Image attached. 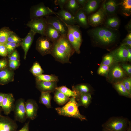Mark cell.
I'll use <instances>...</instances> for the list:
<instances>
[{
    "mask_svg": "<svg viewBox=\"0 0 131 131\" xmlns=\"http://www.w3.org/2000/svg\"><path fill=\"white\" fill-rule=\"evenodd\" d=\"M87 33L92 41L101 45L112 44L117 41L120 37L118 30L104 26L93 28L89 30Z\"/></svg>",
    "mask_w": 131,
    "mask_h": 131,
    "instance_id": "cell-1",
    "label": "cell"
},
{
    "mask_svg": "<svg viewBox=\"0 0 131 131\" xmlns=\"http://www.w3.org/2000/svg\"><path fill=\"white\" fill-rule=\"evenodd\" d=\"M78 107L75 97H73L62 107L55 109L60 115L78 119L81 121L87 120L86 117L80 113Z\"/></svg>",
    "mask_w": 131,
    "mask_h": 131,
    "instance_id": "cell-2",
    "label": "cell"
},
{
    "mask_svg": "<svg viewBox=\"0 0 131 131\" xmlns=\"http://www.w3.org/2000/svg\"><path fill=\"white\" fill-rule=\"evenodd\" d=\"M129 121L127 118L122 116L113 117L105 122L102 127L111 131H126Z\"/></svg>",
    "mask_w": 131,
    "mask_h": 131,
    "instance_id": "cell-3",
    "label": "cell"
},
{
    "mask_svg": "<svg viewBox=\"0 0 131 131\" xmlns=\"http://www.w3.org/2000/svg\"><path fill=\"white\" fill-rule=\"evenodd\" d=\"M53 14L55 15V12L46 6L43 2L33 5L30 9L31 19L43 17Z\"/></svg>",
    "mask_w": 131,
    "mask_h": 131,
    "instance_id": "cell-4",
    "label": "cell"
},
{
    "mask_svg": "<svg viewBox=\"0 0 131 131\" xmlns=\"http://www.w3.org/2000/svg\"><path fill=\"white\" fill-rule=\"evenodd\" d=\"M106 17V14L102 2L99 9L89 16L88 21L89 25L94 28L96 27L103 24Z\"/></svg>",
    "mask_w": 131,
    "mask_h": 131,
    "instance_id": "cell-5",
    "label": "cell"
},
{
    "mask_svg": "<svg viewBox=\"0 0 131 131\" xmlns=\"http://www.w3.org/2000/svg\"><path fill=\"white\" fill-rule=\"evenodd\" d=\"M25 102L24 99L22 98L18 99L15 102L13 111L15 121L23 123L27 119Z\"/></svg>",
    "mask_w": 131,
    "mask_h": 131,
    "instance_id": "cell-6",
    "label": "cell"
},
{
    "mask_svg": "<svg viewBox=\"0 0 131 131\" xmlns=\"http://www.w3.org/2000/svg\"><path fill=\"white\" fill-rule=\"evenodd\" d=\"M53 43L45 36H41L37 39L36 45V50L42 56L51 54Z\"/></svg>",
    "mask_w": 131,
    "mask_h": 131,
    "instance_id": "cell-7",
    "label": "cell"
},
{
    "mask_svg": "<svg viewBox=\"0 0 131 131\" xmlns=\"http://www.w3.org/2000/svg\"><path fill=\"white\" fill-rule=\"evenodd\" d=\"M45 18L47 24L51 25L57 30L61 36L67 38L68 27L57 16H49L45 17Z\"/></svg>",
    "mask_w": 131,
    "mask_h": 131,
    "instance_id": "cell-8",
    "label": "cell"
},
{
    "mask_svg": "<svg viewBox=\"0 0 131 131\" xmlns=\"http://www.w3.org/2000/svg\"><path fill=\"white\" fill-rule=\"evenodd\" d=\"M47 25L44 17L31 19L26 24L27 26L34 32L44 36Z\"/></svg>",
    "mask_w": 131,
    "mask_h": 131,
    "instance_id": "cell-9",
    "label": "cell"
},
{
    "mask_svg": "<svg viewBox=\"0 0 131 131\" xmlns=\"http://www.w3.org/2000/svg\"><path fill=\"white\" fill-rule=\"evenodd\" d=\"M25 108L27 119L33 120L37 116L38 106L36 101L28 99L25 102Z\"/></svg>",
    "mask_w": 131,
    "mask_h": 131,
    "instance_id": "cell-10",
    "label": "cell"
},
{
    "mask_svg": "<svg viewBox=\"0 0 131 131\" xmlns=\"http://www.w3.org/2000/svg\"><path fill=\"white\" fill-rule=\"evenodd\" d=\"M18 127L14 120L8 116L0 115V131H16Z\"/></svg>",
    "mask_w": 131,
    "mask_h": 131,
    "instance_id": "cell-11",
    "label": "cell"
},
{
    "mask_svg": "<svg viewBox=\"0 0 131 131\" xmlns=\"http://www.w3.org/2000/svg\"><path fill=\"white\" fill-rule=\"evenodd\" d=\"M53 46L51 54L57 61L62 63H70V57L61 49L56 42L53 43Z\"/></svg>",
    "mask_w": 131,
    "mask_h": 131,
    "instance_id": "cell-12",
    "label": "cell"
},
{
    "mask_svg": "<svg viewBox=\"0 0 131 131\" xmlns=\"http://www.w3.org/2000/svg\"><path fill=\"white\" fill-rule=\"evenodd\" d=\"M15 103V99L13 94L6 93L1 107L5 114L8 115L13 111Z\"/></svg>",
    "mask_w": 131,
    "mask_h": 131,
    "instance_id": "cell-13",
    "label": "cell"
},
{
    "mask_svg": "<svg viewBox=\"0 0 131 131\" xmlns=\"http://www.w3.org/2000/svg\"><path fill=\"white\" fill-rule=\"evenodd\" d=\"M115 62H125L127 61L128 52L125 45L122 44L119 47L111 52Z\"/></svg>",
    "mask_w": 131,
    "mask_h": 131,
    "instance_id": "cell-14",
    "label": "cell"
},
{
    "mask_svg": "<svg viewBox=\"0 0 131 131\" xmlns=\"http://www.w3.org/2000/svg\"><path fill=\"white\" fill-rule=\"evenodd\" d=\"M102 3L107 17L115 15L120 7L121 2L108 0H104Z\"/></svg>",
    "mask_w": 131,
    "mask_h": 131,
    "instance_id": "cell-15",
    "label": "cell"
},
{
    "mask_svg": "<svg viewBox=\"0 0 131 131\" xmlns=\"http://www.w3.org/2000/svg\"><path fill=\"white\" fill-rule=\"evenodd\" d=\"M55 15L64 23L68 25H72L76 24L74 16L64 8L55 12Z\"/></svg>",
    "mask_w": 131,
    "mask_h": 131,
    "instance_id": "cell-16",
    "label": "cell"
},
{
    "mask_svg": "<svg viewBox=\"0 0 131 131\" xmlns=\"http://www.w3.org/2000/svg\"><path fill=\"white\" fill-rule=\"evenodd\" d=\"M36 33L30 29L26 36L22 38L20 43L24 52V58H26V56L29 49L33 41L35 36Z\"/></svg>",
    "mask_w": 131,
    "mask_h": 131,
    "instance_id": "cell-17",
    "label": "cell"
},
{
    "mask_svg": "<svg viewBox=\"0 0 131 131\" xmlns=\"http://www.w3.org/2000/svg\"><path fill=\"white\" fill-rule=\"evenodd\" d=\"M36 87L41 93L46 92H53L57 87V82L36 81Z\"/></svg>",
    "mask_w": 131,
    "mask_h": 131,
    "instance_id": "cell-18",
    "label": "cell"
},
{
    "mask_svg": "<svg viewBox=\"0 0 131 131\" xmlns=\"http://www.w3.org/2000/svg\"><path fill=\"white\" fill-rule=\"evenodd\" d=\"M44 36L50 41L54 43L57 41L61 36L59 32L52 26L47 24L45 31Z\"/></svg>",
    "mask_w": 131,
    "mask_h": 131,
    "instance_id": "cell-19",
    "label": "cell"
},
{
    "mask_svg": "<svg viewBox=\"0 0 131 131\" xmlns=\"http://www.w3.org/2000/svg\"><path fill=\"white\" fill-rule=\"evenodd\" d=\"M56 42L60 49L65 52L70 57L75 52L66 37L61 36Z\"/></svg>",
    "mask_w": 131,
    "mask_h": 131,
    "instance_id": "cell-20",
    "label": "cell"
},
{
    "mask_svg": "<svg viewBox=\"0 0 131 131\" xmlns=\"http://www.w3.org/2000/svg\"><path fill=\"white\" fill-rule=\"evenodd\" d=\"M76 24L82 27L87 28L89 26L86 15L82 8L80 9L74 15Z\"/></svg>",
    "mask_w": 131,
    "mask_h": 131,
    "instance_id": "cell-21",
    "label": "cell"
},
{
    "mask_svg": "<svg viewBox=\"0 0 131 131\" xmlns=\"http://www.w3.org/2000/svg\"><path fill=\"white\" fill-rule=\"evenodd\" d=\"M120 20L115 15L106 17L103 24L104 26L113 30H118Z\"/></svg>",
    "mask_w": 131,
    "mask_h": 131,
    "instance_id": "cell-22",
    "label": "cell"
},
{
    "mask_svg": "<svg viewBox=\"0 0 131 131\" xmlns=\"http://www.w3.org/2000/svg\"><path fill=\"white\" fill-rule=\"evenodd\" d=\"M78 106H82L87 108L91 102L92 98L90 94H77L75 97Z\"/></svg>",
    "mask_w": 131,
    "mask_h": 131,
    "instance_id": "cell-23",
    "label": "cell"
},
{
    "mask_svg": "<svg viewBox=\"0 0 131 131\" xmlns=\"http://www.w3.org/2000/svg\"><path fill=\"white\" fill-rule=\"evenodd\" d=\"M101 1L100 0H87L82 8L86 15H89L96 10Z\"/></svg>",
    "mask_w": 131,
    "mask_h": 131,
    "instance_id": "cell-24",
    "label": "cell"
},
{
    "mask_svg": "<svg viewBox=\"0 0 131 131\" xmlns=\"http://www.w3.org/2000/svg\"><path fill=\"white\" fill-rule=\"evenodd\" d=\"M13 73L8 69H4L0 70V84H7L12 81Z\"/></svg>",
    "mask_w": 131,
    "mask_h": 131,
    "instance_id": "cell-25",
    "label": "cell"
},
{
    "mask_svg": "<svg viewBox=\"0 0 131 131\" xmlns=\"http://www.w3.org/2000/svg\"><path fill=\"white\" fill-rule=\"evenodd\" d=\"M82 7L76 0H68L64 8L74 15Z\"/></svg>",
    "mask_w": 131,
    "mask_h": 131,
    "instance_id": "cell-26",
    "label": "cell"
},
{
    "mask_svg": "<svg viewBox=\"0 0 131 131\" xmlns=\"http://www.w3.org/2000/svg\"><path fill=\"white\" fill-rule=\"evenodd\" d=\"M68 28L67 38L75 52L78 54L80 53V47L81 44L79 43L74 37L71 30L67 25L65 24Z\"/></svg>",
    "mask_w": 131,
    "mask_h": 131,
    "instance_id": "cell-27",
    "label": "cell"
},
{
    "mask_svg": "<svg viewBox=\"0 0 131 131\" xmlns=\"http://www.w3.org/2000/svg\"><path fill=\"white\" fill-rule=\"evenodd\" d=\"M72 90L77 94H90L91 95L92 91L90 87L85 84H77L72 87Z\"/></svg>",
    "mask_w": 131,
    "mask_h": 131,
    "instance_id": "cell-28",
    "label": "cell"
},
{
    "mask_svg": "<svg viewBox=\"0 0 131 131\" xmlns=\"http://www.w3.org/2000/svg\"><path fill=\"white\" fill-rule=\"evenodd\" d=\"M110 74L111 77L115 80L122 78L125 76L124 71L122 67L118 65H115L112 67Z\"/></svg>",
    "mask_w": 131,
    "mask_h": 131,
    "instance_id": "cell-29",
    "label": "cell"
},
{
    "mask_svg": "<svg viewBox=\"0 0 131 131\" xmlns=\"http://www.w3.org/2000/svg\"><path fill=\"white\" fill-rule=\"evenodd\" d=\"M70 98L60 91L55 90L54 94V99L58 105H63L67 103Z\"/></svg>",
    "mask_w": 131,
    "mask_h": 131,
    "instance_id": "cell-30",
    "label": "cell"
},
{
    "mask_svg": "<svg viewBox=\"0 0 131 131\" xmlns=\"http://www.w3.org/2000/svg\"><path fill=\"white\" fill-rule=\"evenodd\" d=\"M51 92H46L41 93L39 100V102L44 105L48 108L51 107V99L52 98Z\"/></svg>",
    "mask_w": 131,
    "mask_h": 131,
    "instance_id": "cell-31",
    "label": "cell"
},
{
    "mask_svg": "<svg viewBox=\"0 0 131 131\" xmlns=\"http://www.w3.org/2000/svg\"><path fill=\"white\" fill-rule=\"evenodd\" d=\"M115 89L120 95L131 98V95L128 92L122 81H119L114 84Z\"/></svg>",
    "mask_w": 131,
    "mask_h": 131,
    "instance_id": "cell-32",
    "label": "cell"
},
{
    "mask_svg": "<svg viewBox=\"0 0 131 131\" xmlns=\"http://www.w3.org/2000/svg\"><path fill=\"white\" fill-rule=\"evenodd\" d=\"M122 13L126 16H128L131 13V0H123L121 2L120 5Z\"/></svg>",
    "mask_w": 131,
    "mask_h": 131,
    "instance_id": "cell-33",
    "label": "cell"
},
{
    "mask_svg": "<svg viewBox=\"0 0 131 131\" xmlns=\"http://www.w3.org/2000/svg\"><path fill=\"white\" fill-rule=\"evenodd\" d=\"M14 32L8 28L5 27L0 30V43L5 44L9 35Z\"/></svg>",
    "mask_w": 131,
    "mask_h": 131,
    "instance_id": "cell-34",
    "label": "cell"
},
{
    "mask_svg": "<svg viewBox=\"0 0 131 131\" xmlns=\"http://www.w3.org/2000/svg\"><path fill=\"white\" fill-rule=\"evenodd\" d=\"M68 25L71 28L75 38L79 43L81 44L82 40L79 26L75 25Z\"/></svg>",
    "mask_w": 131,
    "mask_h": 131,
    "instance_id": "cell-35",
    "label": "cell"
},
{
    "mask_svg": "<svg viewBox=\"0 0 131 131\" xmlns=\"http://www.w3.org/2000/svg\"><path fill=\"white\" fill-rule=\"evenodd\" d=\"M36 81H45L57 82L58 81V77L53 75L41 74L36 77Z\"/></svg>",
    "mask_w": 131,
    "mask_h": 131,
    "instance_id": "cell-36",
    "label": "cell"
},
{
    "mask_svg": "<svg viewBox=\"0 0 131 131\" xmlns=\"http://www.w3.org/2000/svg\"><path fill=\"white\" fill-rule=\"evenodd\" d=\"M56 90L60 91L69 98L73 97H75L77 95V94L75 91L71 90L65 86L57 87L56 88Z\"/></svg>",
    "mask_w": 131,
    "mask_h": 131,
    "instance_id": "cell-37",
    "label": "cell"
},
{
    "mask_svg": "<svg viewBox=\"0 0 131 131\" xmlns=\"http://www.w3.org/2000/svg\"><path fill=\"white\" fill-rule=\"evenodd\" d=\"M30 71L33 75L36 77L42 74L44 72L39 64L37 62L33 64Z\"/></svg>",
    "mask_w": 131,
    "mask_h": 131,
    "instance_id": "cell-38",
    "label": "cell"
},
{
    "mask_svg": "<svg viewBox=\"0 0 131 131\" xmlns=\"http://www.w3.org/2000/svg\"><path fill=\"white\" fill-rule=\"evenodd\" d=\"M114 62V57L110 53L106 54L104 57L101 64L110 67Z\"/></svg>",
    "mask_w": 131,
    "mask_h": 131,
    "instance_id": "cell-39",
    "label": "cell"
},
{
    "mask_svg": "<svg viewBox=\"0 0 131 131\" xmlns=\"http://www.w3.org/2000/svg\"><path fill=\"white\" fill-rule=\"evenodd\" d=\"M110 67L101 64L98 68L97 73L99 75L107 77L109 73Z\"/></svg>",
    "mask_w": 131,
    "mask_h": 131,
    "instance_id": "cell-40",
    "label": "cell"
},
{
    "mask_svg": "<svg viewBox=\"0 0 131 131\" xmlns=\"http://www.w3.org/2000/svg\"><path fill=\"white\" fill-rule=\"evenodd\" d=\"M22 40V38L14 32L9 35L7 39V42L20 44Z\"/></svg>",
    "mask_w": 131,
    "mask_h": 131,
    "instance_id": "cell-41",
    "label": "cell"
},
{
    "mask_svg": "<svg viewBox=\"0 0 131 131\" xmlns=\"http://www.w3.org/2000/svg\"><path fill=\"white\" fill-rule=\"evenodd\" d=\"M6 47L8 54H10L15 50L16 47L20 46V44L16 43L7 42L5 44Z\"/></svg>",
    "mask_w": 131,
    "mask_h": 131,
    "instance_id": "cell-42",
    "label": "cell"
},
{
    "mask_svg": "<svg viewBox=\"0 0 131 131\" xmlns=\"http://www.w3.org/2000/svg\"><path fill=\"white\" fill-rule=\"evenodd\" d=\"M124 86L131 95V78L130 77L126 78L122 81Z\"/></svg>",
    "mask_w": 131,
    "mask_h": 131,
    "instance_id": "cell-43",
    "label": "cell"
},
{
    "mask_svg": "<svg viewBox=\"0 0 131 131\" xmlns=\"http://www.w3.org/2000/svg\"><path fill=\"white\" fill-rule=\"evenodd\" d=\"M8 54L7 50L5 44L0 43V55L5 57Z\"/></svg>",
    "mask_w": 131,
    "mask_h": 131,
    "instance_id": "cell-44",
    "label": "cell"
},
{
    "mask_svg": "<svg viewBox=\"0 0 131 131\" xmlns=\"http://www.w3.org/2000/svg\"><path fill=\"white\" fill-rule=\"evenodd\" d=\"M19 60L9 61V65L10 68L12 69H15L17 68L20 65Z\"/></svg>",
    "mask_w": 131,
    "mask_h": 131,
    "instance_id": "cell-45",
    "label": "cell"
},
{
    "mask_svg": "<svg viewBox=\"0 0 131 131\" xmlns=\"http://www.w3.org/2000/svg\"><path fill=\"white\" fill-rule=\"evenodd\" d=\"M9 60L11 61H17L18 60L19 55L17 51L15 50L10 54L9 55Z\"/></svg>",
    "mask_w": 131,
    "mask_h": 131,
    "instance_id": "cell-46",
    "label": "cell"
},
{
    "mask_svg": "<svg viewBox=\"0 0 131 131\" xmlns=\"http://www.w3.org/2000/svg\"><path fill=\"white\" fill-rule=\"evenodd\" d=\"M122 68L124 71H125L129 75L131 74V65L127 64H123L122 65Z\"/></svg>",
    "mask_w": 131,
    "mask_h": 131,
    "instance_id": "cell-47",
    "label": "cell"
},
{
    "mask_svg": "<svg viewBox=\"0 0 131 131\" xmlns=\"http://www.w3.org/2000/svg\"><path fill=\"white\" fill-rule=\"evenodd\" d=\"M68 0H56L54 1V4L58 5L61 9L64 8V7Z\"/></svg>",
    "mask_w": 131,
    "mask_h": 131,
    "instance_id": "cell-48",
    "label": "cell"
},
{
    "mask_svg": "<svg viewBox=\"0 0 131 131\" xmlns=\"http://www.w3.org/2000/svg\"><path fill=\"white\" fill-rule=\"evenodd\" d=\"M8 62L7 60L5 59L0 60V70L5 68L7 67Z\"/></svg>",
    "mask_w": 131,
    "mask_h": 131,
    "instance_id": "cell-49",
    "label": "cell"
},
{
    "mask_svg": "<svg viewBox=\"0 0 131 131\" xmlns=\"http://www.w3.org/2000/svg\"><path fill=\"white\" fill-rule=\"evenodd\" d=\"M29 121L26 123L20 129L16 131H29Z\"/></svg>",
    "mask_w": 131,
    "mask_h": 131,
    "instance_id": "cell-50",
    "label": "cell"
},
{
    "mask_svg": "<svg viewBox=\"0 0 131 131\" xmlns=\"http://www.w3.org/2000/svg\"><path fill=\"white\" fill-rule=\"evenodd\" d=\"M125 46L128 51V54L127 57V61H131V48L129 46L125 45Z\"/></svg>",
    "mask_w": 131,
    "mask_h": 131,
    "instance_id": "cell-51",
    "label": "cell"
},
{
    "mask_svg": "<svg viewBox=\"0 0 131 131\" xmlns=\"http://www.w3.org/2000/svg\"><path fill=\"white\" fill-rule=\"evenodd\" d=\"M79 4L82 7V8L84 7L86 3L87 0H77Z\"/></svg>",
    "mask_w": 131,
    "mask_h": 131,
    "instance_id": "cell-52",
    "label": "cell"
},
{
    "mask_svg": "<svg viewBox=\"0 0 131 131\" xmlns=\"http://www.w3.org/2000/svg\"><path fill=\"white\" fill-rule=\"evenodd\" d=\"M123 44L127 45L131 47V40H127L125 38L123 41Z\"/></svg>",
    "mask_w": 131,
    "mask_h": 131,
    "instance_id": "cell-53",
    "label": "cell"
},
{
    "mask_svg": "<svg viewBox=\"0 0 131 131\" xmlns=\"http://www.w3.org/2000/svg\"><path fill=\"white\" fill-rule=\"evenodd\" d=\"M6 94V93L0 92V107H1L3 101Z\"/></svg>",
    "mask_w": 131,
    "mask_h": 131,
    "instance_id": "cell-54",
    "label": "cell"
},
{
    "mask_svg": "<svg viewBox=\"0 0 131 131\" xmlns=\"http://www.w3.org/2000/svg\"><path fill=\"white\" fill-rule=\"evenodd\" d=\"M131 22H129L126 25V29L129 32H131Z\"/></svg>",
    "mask_w": 131,
    "mask_h": 131,
    "instance_id": "cell-55",
    "label": "cell"
},
{
    "mask_svg": "<svg viewBox=\"0 0 131 131\" xmlns=\"http://www.w3.org/2000/svg\"><path fill=\"white\" fill-rule=\"evenodd\" d=\"M125 39L127 40H131V32H129L128 34L126 36Z\"/></svg>",
    "mask_w": 131,
    "mask_h": 131,
    "instance_id": "cell-56",
    "label": "cell"
},
{
    "mask_svg": "<svg viewBox=\"0 0 131 131\" xmlns=\"http://www.w3.org/2000/svg\"><path fill=\"white\" fill-rule=\"evenodd\" d=\"M126 131H131V122L130 121H129L128 126Z\"/></svg>",
    "mask_w": 131,
    "mask_h": 131,
    "instance_id": "cell-57",
    "label": "cell"
},
{
    "mask_svg": "<svg viewBox=\"0 0 131 131\" xmlns=\"http://www.w3.org/2000/svg\"><path fill=\"white\" fill-rule=\"evenodd\" d=\"M102 131H111L108 129L103 128Z\"/></svg>",
    "mask_w": 131,
    "mask_h": 131,
    "instance_id": "cell-58",
    "label": "cell"
},
{
    "mask_svg": "<svg viewBox=\"0 0 131 131\" xmlns=\"http://www.w3.org/2000/svg\"><path fill=\"white\" fill-rule=\"evenodd\" d=\"M2 110L1 107H0V115H2Z\"/></svg>",
    "mask_w": 131,
    "mask_h": 131,
    "instance_id": "cell-59",
    "label": "cell"
}]
</instances>
